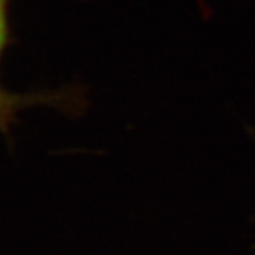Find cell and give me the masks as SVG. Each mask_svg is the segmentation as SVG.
I'll list each match as a JSON object with an SVG mask.
<instances>
[{"mask_svg":"<svg viewBox=\"0 0 255 255\" xmlns=\"http://www.w3.org/2000/svg\"><path fill=\"white\" fill-rule=\"evenodd\" d=\"M6 3L7 0H0V53L6 44L7 38V21H6Z\"/></svg>","mask_w":255,"mask_h":255,"instance_id":"6da1fadb","label":"cell"},{"mask_svg":"<svg viewBox=\"0 0 255 255\" xmlns=\"http://www.w3.org/2000/svg\"><path fill=\"white\" fill-rule=\"evenodd\" d=\"M7 117H9L7 98L0 92V127H4V124L7 122Z\"/></svg>","mask_w":255,"mask_h":255,"instance_id":"7a4b0ae2","label":"cell"}]
</instances>
